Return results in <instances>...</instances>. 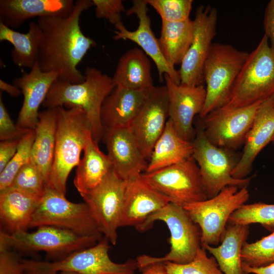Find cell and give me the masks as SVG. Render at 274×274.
<instances>
[{
    "mask_svg": "<svg viewBox=\"0 0 274 274\" xmlns=\"http://www.w3.org/2000/svg\"><path fill=\"white\" fill-rule=\"evenodd\" d=\"M263 26L270 47L274 53V0H270L265 8Z\"/></svg>",
    "mask_w": 274,
    "mask_h": 274,
    "instance_id": "b9f144b4",
    "label": "cell"
},
{
    "mask_svg": "<svg viewBox=\"0 0 274 274\" xmlns=\"http://www.w3.org/2000/svg\"><path fill=\"white\" fill-rule=\"evenodd\" d=\"M218 11L210 5L200 6L193 21L191 44L179 70L181 84L191 86L203 85L204 63L216 35Z\"/></svg>",
    "mask_w": 274,
    "mask_h": 274,
    "instance_id": "9a60e30c",
    "label": "cell"
},
{
    "mask_svg": "<svg viewBox=\"0 0 274 274\" xmlns=\"http://www.w3.org/2000/svg\"><path fill=\"white\" fill-rule=\"evenodd\" d=\"M193 29L190 19L176 22L162 21L158 42L164 58L172 66L181 64L191 44Z\"/></svg>",
    "mask_w": 274,
    "mask_h": 274,
    "instance_id": "1f68e13d",
    "label": "cell"
},
{
    "mask_svg": "<svg viewBox=\"0 0 274 274\" xmlns=\"http://www.w3.org/2000/svg\"><path fill=\"white\" fill-rule=\"evenodd\" d=\"M126 184L113 169L97 186L82 196L99 231L114 245L118 238Z\"/></svg>",
    "mask_w": 274,
    "mask_h": 274,
    "instance_id": "4fadbf2b",
    "label": "cell"
},
{
    "mask_svg": "<svg viewBox=\"0 0 274 274\" xmlns=\"http://www.w3.org/2000/svg\"><path fill=\"white\" fill-rule=\"evenodd\" d=\"M20 140L1 141L0 172L4 169L15 155L18 149Z\"/></svg>",
    "mask_w": 274,
    "mask_h": 274,
    "instance_id": "7bdbcfd3",
    "label": "cell"
},
{
    "mask_svg": "<svg viewBox=\"0 0 274 274\" xmlns=\"http://www.w3.org/2000/svg\"><path fill=\"white\" fill-rule=\"evenodd\" d=\"M169 99L165 85L153 86L129 127L148 161L155 144L169 119Z\"/></svg>",
    "mask_w": 274,
    "mask_h": 274,
    "instance_id": "2e32d148",
    "label": "cell"
},
{
    "mask_svg": "<svg viewBox=\"0 0 274 274\" xmlns=\"http://www.w3.org/2000/svg\"><path fill=\"white\" fill-rule=\"evenodd\" d=\"M73 0H1L0 22L13 29L34 17H66L73 11Z\"/></svg>",
    "mask_w": 274,
    "mask_h": 274,
    "instance_id": "603a6c76",
    "label": "cell"
},
{
    "mask_svg": "<svg viewBox=\"0 0 274 274\" xmlns=\"http://www.w3.org/2000/svg\"><path fill=\"white\" fill-rule=\"evenodd\" d=\"M141 177L170 202L182 207L208 198L199 168L192 156L155 171L145 172Z\"/></svg>",
    "mask_w": 274,
    "mask_h": 274,
    "instance_id": "7c38bea8",
    "label": "cell"
},
{
    "mask_svg": "<svg viewBox=\"0 0 274 274\" xmlns=\"http://www.w3.org/2000/svg\"><path fill=\"white\" fill-rule=\"evenodd\" d=\"M57 78L56 73L42 71L37 62L29 73L13 80V85L19 88L23 95L17 121L18 126L35 130L39 121L40 106Z\"/></svg>",
    "mask_w": 274,
    "mask_h": 274,
    "instance_id": "44dd1931",
    "label": "cell"
},
{
    "mask_svg": "<svg viewBox=\"0 0 274 274\" xmlns=\"http://www.w3.org/2000/svg\"><path fill=\"white\" fill-rule=\"evenodd\" d=\"M112 79L115 86L132 90L150 88L154 85L148 56L137 47L128 50L120 57Z\"/></svg>",
    "mask_w": 274,
    "mask_h": 274,
    "instance_id": "f1b7e54d",
    "label": "cell"
},
{
    "mask_svg": "<svg viewBox=\"0 0 274 274\" xmlns=\"http://www.w3.org/2000/svg\"><path fill=\"white\" fill-rule=\"evenodd\" d=\"M261 103L208 114L201 118L206 136L214 145L232 151L243 146Z\"/></svg>",
    "mask_w": 274,
    "mask_h": 274,
    "instance_id": "5bb4252c",
    "label": "cell"
},
{
    "mask_svg": "<svg viewBox=\"0 0 274 274\" xmlns=\"http://www.w3.org/2000/svg\"><path fill=\"white\" fill-rule=\"evenodd\" d=\"M192 142L181 136L168 119L154 145L146 172L155 171L183 161L192 156Z\"/></svg>",
    "mask_w": 274,
    "mask_h": 274,
    "instance_id": "83f0119b",
    "label": "cell"
},
{
    "mask_svg": "<svg viewBox=\"0 0 274 274\" xmlns=\"http://www.w3.org/2000/svg\"><path fill=\"white\" fill-rule=\"evenodd\" d=\"M56 110L54 160L47 187L65 195L68 175L80 162L81 153L92 132L82 108L59 107Z\"/></svg>",
    "mask_w": 274,
    "mask_h": 274,
    "instance_id": "3957f363",
    "label": "cell"
},
{
    "mask_svg": "<svg viewBox=\"0 0 274 274\" xmlns=\"http://www.w3.org/2000/svg\"><path fill=\"white\" fill-rule=\"evenodd\" d=\"M274 95V53L264 34L249 54L234 84L229 99L223 107L231 109L262 102Z\"/></svg>",
    "mask_w": 274,
    "mask_h": 274,
    "instance_id": "5b68a950",
    "label": "cell"
},
{
    "mask_svg": "<svg viewBox=\"0 0 274 274\" xmlns=\"http://www.w3.org/2000/svg\"><path fill=\"white\" fill-rule=\"evenodd\" d=\"M168 274H224L215 258L209 257L201 247L191 262L186 264L164 262Z\"/></svg>",
    "mask_w": 274,
    "mask_h": 274,
    "instance_id": "8d00e7d4",
    "label": "cell"
},
{
    "mask_svg": "<svg viewBox=\"0 0 274 274\" xmlns=\"http://www.w3.org/2000/svg\"><path fill=\"white\" fill-rule=\"evenodd\" d=\"M149 89L132 90L115 86L102 106L103 129L129 127L144 104Z\"/></svg>",
    "mask_w": 274,
    "mask_h": 274,
    "instance_id": "cb8c5ba5",
    "label": "cell"
},
{
    "mask_svg": "<svg viewBox=\"0 0 274 274\" xmlns=\"http://www.w3.org/2000/svg\"><path fill=\"white\" fill-rule=\"evenodd\" d=\"M141 274H168L164 262H157L148 265L140 269Z\"/></svg>",
    "mask_w": 274,
    "mask_h": 274,
    "instance_id": "ee69618b",
    "label": "cell"
},
{
    "mask_svg": "<svg viewBox=\"0 0 274 274\" xmlns=\"http://www.w3.org/2000/svg\"><path fill=\"white\" fill-rule=\"evenodd\" d=\"M102 140L113 169L121 179L126 181L146 172L148 161L129 127L104 129Z\"/></svg>",
    "mask_w": 274,
    "mask_h": 274,
    "instance_id": "d6986e66",
    "label": "cell"
},
{
    "mask_svg": "<svg viewBox=\"0 0 274 274\" xmlns=\"http://www.w3.org/2000/svg\"><path fill=\"white\" fill-rule=\"evenodd\" d=\"M97 18L108 20L114 26L122 23L121 13L125 7L121 0H92Z\"/></svg>",
    "mask_w": 274,
    "mask_h": 274,
    "instance_id": "f35d334b",
    "label": "cell"
},
{
    "mask_svg": "<svg viewBox=\"0 0 274 274\" xmlns=\"http://www.w3.org/2000/svg\"><path fill=\"white\" fill-rule=\"evenodd\" d=\"M243 269L247 274H274V262L267 266L258 268L251 267L243 264Z\"/></svg>",
    "mask_w": 274,
    "mask_h": 274,
    "instance_id": "f6af8a7d",
    "label": "cell"
},
{
    "mask_svg": "<svg viewBox=\"0 0 274 274\" xmlns=\"http://www.w3.org/2000/svg\"><path fill=\"white\" fill-rule=\"evenodd\" d=\"M249 234V225L228 223L218 246H201L215 258L224 274H247L243 269L242 251Z\"/></svg>",
    "mask_w": 274,
    "mask_h": 274,
    "instance_id": "484cf974",
    "label": "cell"
},
{
    "mask_svg": "<svg viewBox=\"0 0 274 274\" xmlns=\"http://www.w3.org/2000/svg\"><path fill=\"white\" fill-rule=\"evenodd\" d=\"M93 6L92 0H77L66 17L38 19L42 39L37 62L42 71L56 73L57 80L73 84L85 80L77 66L96 43L82 32L80 18L84 11Z\"/></svg>",
    "mask_w": 274,
    "mask_h": 274,
    "instance_id": "6da1fadb",
    "label": "cell"
},
{
    "mask_svg": "<svg viewBox=\"0 0 274 274\" xmlns=\"http://www.w3.org/2000/svg\"><path fill=\"white\" fill-rule=\"evenodd\" d=\"M271 233L259 240L244 244L242 251L243 264L251 267H261L274 262V225Z\"/></svg>",
    "mask_w": 274,
    "mask_h": 274,
    "instance_id": "e575fe53",
    "label": "cell"
},
{
    "mask_svg": "<svg viewBox=\"0 0 274 274\" xmlns=\"http://www.w3.org/2000/svg\"><path fill=\"white\" fill-rule=\"evenodd\" d=\"M42 39V31L37 22L29 23L26 33L14 30L0 22V41L13 45L12 60L18 67L31 68L38 61Z\"/></svg>",
    "mask_w": 274,
    "mask_h": 274,
    "instance_id": "4dcf8cb0",
    "label": "cell"
},
{
    "mask_svg": "<svg viewBox=\"0 0 274 274\" xmlns=\"http://www.w3.org/2000/svg\"><path fill=\"white\" fill-rule=\"evenodd\" d=\"M274 136V95L260 105L244 145L243 153L232 171L235 179H243L251 172L255 159Z\"/></svg>",
    "mask_w": 274,
    "mask_h": 274,
    "instance_id": "7402d4cb",
    "label": "cell"
},
{
    "mask_svg": "<svg viewBox=\"0 0 274 274\" xmlns=\"http://www.w3.org/2000/svg\"><path fill=\"white\" fill-rule=\"evenodd\" d=\"M229 224H260L267 229L274 225V204L258 202L245 204L230 217Z\"/></svg>",
    "mask_w": 274,
    "mask_h": 274,
    "instance_id": "836d02e7",
    "label": "cell"
},
{
    "mask_svg": "<svg viewBox=\"0 0 274 274\" xmlns=\"http://www.w3.org/2000/svg\"><path fill=\"white\" fill-rule=\"evenodd\" d=\"M109 242L104 236L94 246L53 262L22 259L21 261L25 274H56L60 271L78 274H134L138 268L136 260L129 259L123 263L114 262L109 255Z\"/></svg>",
    "mask_w": 274,
    "mask_h": 274,
    "instance_id": "ba28073f",
    "label": "cell"
},
{
    "mask_svg": "<svg viewBox=\"0 0 274 274\" xmlns=\"http://www.w3.org/2000/svg\"><path fill=\"white\" fill-rule=\"evenodd\" d=\"M271 143H272V144L274 145V136H273V138H272V141H271Z\"/></svg>",
    "mask_w": 274,
    "mask_h": 274,
    "instance_id": "c3c4849f",
    "label": "cell"
},
{
    "mask_svg": "<svg viewBox=\"0 0 274 274\" xmlns=\"http://www.w3.org/2000/svg\"><path fill=\"white\" fill-rule=\"evenodd\" d=\"M247 187L228 186L212 198L183 207L200 229L201 246L221 243L230 217L249 199Z\"/></svg>",
    "mask_w": 274,
    "mask_h": 274,
    "instance_id": "9c48e42d",
    "label": "cell"
},
{
    "mask_svg": "<svg viewBox=\"0 0 274 274\" xmlns=\"http://www.w3.org/2000/svg\"><path fill=\"white\" fill-rule=\"evenodd\" d=\"M163 78L168 94L169 119L181 136L192 142L196 133L193 120L203 108L206 87L203 85L178 84L167 75H164Z\"/></svg>",
    "mask_w": 274,
    "mask_h": 274,
    "instance_id": "e0dca14e",
    "label": "cell"
},
{
    "mask_svg": "<svg viewBox=\"0 0 274 274\" xmlns=\"http://www.w3.org/2000/svg\"><path fill=\"white\" fill-rule=\"evenodd\" d=\"M35 138V132L32 130L20 140L15 155L0 172V191L9 188L19 170L30 161Z\"/></svg>",
    "mask_w": 274,
    "mask_h": 274,
    "instance_id": "d590c367",
    "label": "cell"
},
{
    "mask_svg": "<svg viewBox=\"0 0 274 274\" xmlns=\"http://www.w3.org/2000/svg\"><path fill=\"white\" fill-rule=\"evenodd\" d=\"M148 4L146 0H134L126 15H135L139 19V26L134 31L128 30L121 23L115 26L116 30L113 39L115 40H128L137 44L145 54L154 61L160 81L167 75L177 84H181L179 71L169 64L164 58L157 39L151 29V20L148 15Z\"/></svg>",
    "mask_w": 274,
    "mask_h": 274,
    "instance_id": "ac0fdd59",
    "label": "cell"
},
{
    "mask_svg": "<svg viewBox=\"0 0 274 274\" xmlns=\"http://www.w3.org/2000/svg\"><path fill=\"white\" fill-rule=\"evenodd\" d=\"M56 114V108L47 109L39 113L31 151L30 160L40 169L47 184L54 160Z\"/></svg>",
    "mask_w": 274,
    "mask_h": 274,
    "instance_id": "f546056e",
    "label": "cell"
},
{
    "mask_svg": "<svg viewBox=\"0 0 274 274\" xmlns=\"http://www.w3.org/2000/svg\"><path fill=\"white\" fill-rule=\"evenodd\" d=\"M1 93L0 95L1 141L20 140L32 129L21 128L17 124H14L4 104Z\"/></svg>",
    "mask_w": 274,
    "mask_h": 274,
    "instance_id": "ab89813d",
    "label": "cell"
},
{
    "mask_svg": "<svg viewBox=\"0 0 274 274\" xmlns=\"http://www.w3.org/2000/svg\"><path fill=\"white\" fill-rule=\"evenodd\" d=\"M170 202L139 176L126 180L119 227L138 229L152 214Z\"/></svg>",
    "mask_w": 274,
    "mask_h": 274,
    "instance_id": "ffe728a7",
    "label": "cell"
},
{
    "mask_svg": "<svg viewBox=\"0 0 274 274\" xmlns=\"http://www.w3.org/2000/svg\"><path fill=\"white\" fill-rule=\"evenodd\" d=\"M101 234L82 236L52 226H40L31 232L22 231L10 234L1 231L0 250L25 254L42 251L59 260L74 252L94 246L102 238Z\"/></svg>",
    "mask_w": 274,
    "mask_h": 274,
    "instance_id": "8992f818",
    "label": "cell"
},
{
    "mask_svg": "<svg viewBox=\"0 0 274 274\" xmlns=\"http://www.w3.org/2000/svg\"><path fill=\"white\" fill-rule=\"evenodd\" d=\"M249 54L229 44L213 43L203 67L206 97L200 118L227 103Z\"/></svg>",
    "mask_w": 274,
    "mask_h": 274,
    "instance_id": "52a82bcc",
    "label": "cell"
},
{
    "mask_svg": "<svg viewBox=\"0 0 274 274\" xmlns=\"http://www.w3.org/2000/svg\"><path fill=\"white\" fill-rule=\"evenodd\" d=\"M40 200L11 188L0 191V220L4 229L1 231L10 234L27 231Z\"/></svg>",
    "mask_w": 274,
    "mask_h": 274,
    "instance_id": "d4e9b609",
    "label": "cell"
},
{
    "mask_svg": "<svg viewBox=\"0 0 274 274\" xmlns=\"http://www.w3.org/2000/svg\"><path fill=\"white\" fill-rule=\"evenodd\" d=\"M160 15L162 21L176 22L190 19L192 0H146Z\"/></svg>",
    "mask_w": 274,
    "mask_h": 274,
    "instance_id": "74e56055",
    "label": "cell"
},
{
    "mask_svg": "<svg viewBox=\"0 0 274 274\" xmlns=\"http://www.w3.org/2000/svg\"><path fill=\"white\" fill-rule=\"evenodd\" d=\"M83 151L74 180L81 196L97 186L113 169L108 155L99 149L92 135L88 138Z\"/></svg>",
    "mask_w": 274,
    "mask_h": 274,
    "instance_id": "4316f807",
    "label": "cell"
},
{
    "mask_svg": "<svg viewBox=\"0 0 274 274\" xmlns=\"http://www.w3.org/2000/svg\"><path fill=\"white\" fill-rule=\"evenodd\" d=\"M0 89L13 97H17L21 93V90L17 87L14 85L10 84L2 79L0 80Z\"/></svg>",
    "mask_w": 274,
    "mask_h": 274,
    "instance_id": "bcb514c9",
    "label": "cell"
},
{
    "mask_svg": "<svg viewBox=\"0 0 274 274\" xmlns=\"http://www.w3.org/2000/svg\"><path fill=\"white\" fill-rule=\"evenodd\" d=\"M84 75L85 80L80 83L57 79L42 105L47 109L63 106L67 108H82L90 124L92 138L98 143L102 140L104 130L101 119L102 106L115 85L112 78L95 67L87 66Z\"/></svg>",
    "mask_w": 274,
    "mask_h": 274,
    "instance_id": "7a4b0ae2",
    "label": "cell"
},
{
    "mask_svg": "<svg viewBox=\"0 0 274 274\" xmlns=\"http://www.w3.org/2000/svg\"><path fill=\"white\" fill-rule=\"evenodd\" d=\"M156 221L164 222L169 229L170 250L161 257L139 256L136 259L138 268L140 269L157 262L186 264L193 260L202 247L201 232L187 212L182 207L169 202L151 215L137 229L140 231L147 230Z\"/></svg>",
    "mask_w": 274,
    "mask_h": 274,
    "instance_id": "277c9868",
    "label": "cell"
},
{
    "mask_svg": "<svg viewBox=\"0 0 274 274\" xmlns=\"http://www.w3.org/2000/svg\"><path fill=\"white\" fill-rule=\"evenodd\" d=\"M46 187L45 178L38 167L30 160L19 170L9 188L40 200Z\"/></svg>",
    "mask_w": 274,
    "mask_h": 274,
    "instance_id": "d6a6232c",
    "label": "cell"
},
{
    "mask_svg": "<svg viewBox=\"0 0 274 274\" xmlns=\"http://www.w3.org/2000/svg\"><path fill=\"white\" fill-rule=\"evenodd\" d=\"M56 274H78V273L74 272H71V271H60L56 273Z\"/></svg>",
    "mask_w": 274,
    "mask_h": 274,
    "instance_id": "7dc6e473",
    "label": "cell"
},
{
    "mask_svg": "<svg viewBox=\"0 0 274 274\" xmlns=\"http://www.w3.org/2000/svg\"><path fill=\"white\" fill-rule=\"evenodd\" d=\"M43 226L65 229L82 236L101 233L85 202L70 201L64 195L47 187L30 224V227Z\"/></svg>",
    "mask_w": 274,
    "mask_h": 274,
    "instance_id": "8fae6325",
    "label": "cell"
},
{
    "mask_svg": "<svg viewBox=\"0 0 274 274\" xmlns=\"http://www.w3.org/2000/svg\"><path fill=\"white\" fill-rule=\"evenodd\" d=\"M192 141V157L196 162L208 198L217 195L228 186H248L250 178H234L232 173L239 157L233 151L216 146L206 136L202 124L195 130Z\"/></svg>",
    "mask_w": 274,
    "mask_h": 274,
    "instance_id": "30bf717a",
    "label": "cell"
},
{
    "mask_svg": "<svg viewBox=\"0 0 274 274\" xmlns=\"http://www.w3.org/2000/svg\"><path fill=\"white\" fill-rule=\"evenodd\" d=\"M0 274H25L21 259L16 252L0 250Z\"/></svg>",
    "mask_w": 274,
    "mask_h": 274,
    "instance_id": "60d3db41",
    "label": "cell"
}]
</instances>
